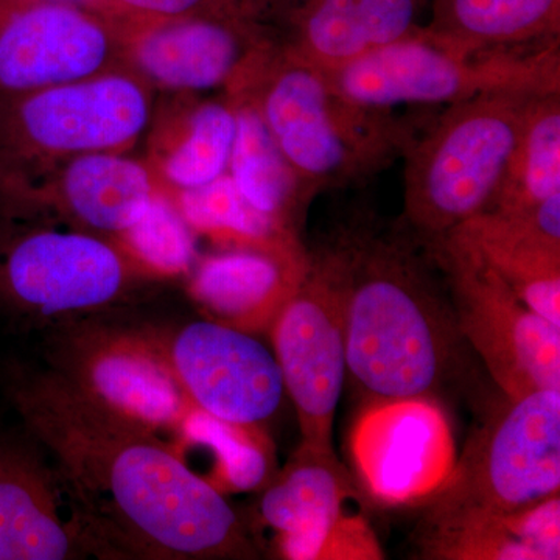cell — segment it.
<instances>
[{
	"label": "cell",
	"instance_id": "obj_1",
	"mask_svg": "<svg viewBox=\"0 0 560 560\" xmlns=\"http://www.w3.org/2000/svg\"><path fill=\"white\" fill-rule=\"evenodd\" d=\"M11 404L55 460L109 558H245L241 518L219 489L153 431L55 370L11 375Z\"/></svg>",
	"mask_w": 560,
	"mask_h": 560
},
{
	"label": "cell",
	"instance_id": "obj_2",
	"mask_svg": "<svg viewBox=\"0 0 560 560\" xmlns=\"http://www.w3.org/2000/svg\"><path fill=\"white\" fill-rule=\"evenodd\" d=\"M334 254L345 283L353 385L374 408L429 400L455 366L460 331L422 261L405 242L364 235Z\"/></svg>",
	"mask_w": 560,
	"mask_h": 560
},
{
	"label": "cell",
	"instance_id": "obj_3",
	"mask_svg": "<svg viewBox=\"0 0 560 560\" xmlns=\"http://www.w3.org/2000/svg\"><path fill=\"white\" fill-rule=\"evenodd\" d=\"M224 91L256 105L308 201L320 190L371 178L404 156L416 138L393 110L353 105L326 73L271 43Z\"/></svg>",
	"mask_w": 560,
	"mask_h": 560
},
{
	"label": "cell",
	"instance_id": "obj_4",
	"mask_svg": "<svg viewBox=\"0 0 560 560\" xmlns=\"http://www.w3.org/2000/svg\"><path fill=\"white\" fill-rule=\"evenodd\" d=\"M548 92H482L445 106L405 150L404 219L429 242L492 205L534 97Z\"/></svg>",
	"mask_w": 560,
	"mask_h": 560
},
{
	"label": "cell",
	"instance_id": "obj_5",
	"mask_svg": "<svg viewBox=\"0 0 560 560\" xmlns=\"http://www.w3.org/2000/svg\"><path fill=\"white\" fill-rule=\"evenodd\" d=\"M154 95L127 68L0 97V209L62 162L135 149L153 124Z\"/></svg>",
	"mask_w": 560,
	"mask_h": 560
},
{
	"label": "cell",
	"instance_id": "obj_6",
	"mask_svg": "<svg viewBox=\"0 0 560 560\" xmlns=\"http://www.w3.org/2000/svg\"><path fill=\"white\" fill-rule=\"evenodd\" d=\"M559 489L560 389L508 399L433 490L423 518L427 545L533 510Z\"/></svg>",
	"mask_w": 560,
	"mask_h": 560
},
{
	"label": "cell",
	"instance_id": "obj_7",
	"mask_svg": "<svg viewBox=\"0 0 560 560\" xmlns=\"http://www.w3.org/2000/svg\"><path fill=\"white\" fill-rule=\"evenodd\" d=\"M162 280L168 279L116 238L69 224L55 228L46 217L0 213V312L11 318L105 312Z\"/></svg>",
	"mask_w": 560,
	"mask_h": 560
},
{
	"label": "cell",
	"instance_id": "obj_8",
	"mask_svg": "<svg viewBox=\"0 0 560 560\" xmlns=\"http://www.w3.org/2000/svg\"><path fill=\"white\" fill-rule=\"evenodd\" d=\"M326 75L346 101L375 110L448 106L488 91L560 92L559 40L529 49L467 55L441 46L420 25L407 38Z\"/></svg>",
	"mask_w": 560,
	"mask_h": 560
},
{
	"label": "cell",
	"instance_id": "obj_9",
	"mask_svg": "<svg viewBox=\"0 0 560 560\" xmlns=\"http://www.w3.org/2000/svg\"><path fill=\"white\" fill-rule=\"evenodd\" d=\"M272 348L302 434L300 452L335 458L346 372L345 283L334 250L307 270L275 316Z\"/></svg>",
	"mask_w": 560,
	"mask_h": 560
},
{
	"label": "cell",
	"instance_id": "obj_10",
	"mask_svg": "<svg viewBox=\"0 0 560 560\" xmlns=\"http://www.w3.org/2000/svg\"><path fill=\"white\" fill-rule=\"evenodd\" d=\"M434 245L451 278L458 329L508 399L560 389V326L526 307L467 243L448 234Z\"/></svg>",
	"mask_w": 560,
	"mask_h": 560
},
{
	"label": "cell",
	"instance_id": "obj_11",
	"mask_svg": "<svg viewBox=\"0 0 560 560\" xmlns=\"http://www.w3.org/2000/svg\"><path fill=\"white\" fill-rule=\"evenodd\" d=\"M150 331L198 415L248 430L279 410L285 388L278 360L248 331L220 320Z\"/></svg>",
	"mask_w": 560,
	"mask_h": 560
},
{
	"label": "cell",
	"instance_id": "obj_12",
	"mask_svg": "<svg viewBox=\"0 0 560 560\" xmlns=\"http://www.w3.org/2000/svg\"><path fill=\"white\" fill-rule=\"evenodd\" d=\"M127 68L116 18L57 0H0V97Z\"/></svg>",
	"mask_w": 560,
	"mask_h": 560
},
{
	"label": "cell",
	"instance_id": "obj_13",
	"mask_svg": "<svg viewBox=\"0 0 560 560\" xmlns=\"http://www.w3.org/2000/svg\"><path fill=\"white\" fill-rule=\"evenodd\" d=\"M54 366L92 399L153 433L180 438L197 415L150 330L75 324L55 342Z\"/></svg>",
	"mask_w": 560,
	"mask_h": 560
},
{
	"label": "cell",
	"instance_id": "obj_14",
	"mask_svg": "<svg viewBox=\"0 0 560 560\" xmlns=\"http://www.w3.org/2000/svg\"><path fill=\"white\" fill-rule=\"evenodd\" d=\"M125 61L156 91L201 95L226 90L270 44L246 10L223 16L121 21Z\"/></svg>",
	"mask_w": 560,
	"mask_h": 560
},
{
	"label": "cell",
	"instance_id": "obj_15",
	"mask_svg": "<svg viewBox=\"0 0 560 560\" xmlns=\"http://www.w3.org/2000/svg\"><path fill=\"white\" fill-rule=\"evenodd\" d=\"M268 40L331 73L412 35L419 0H245Z\"/></svg>",
	"mask_w": 560,
	"mask_h": 560
},
{
	"label": "cell",
	"instance_id": "obj_16",
	"mask_svg": "<svg viewBox=\"0 0 560 560\" xmlns=\"http://www.w3.org/2000/svg\"><path fill=\"white\" fill-rule=\"evenodd\" d=\"M68 486L39 453L0 430V560L109 558Z\"/></svg>",
	"mask_w": 560,
	"mask_h": 560
},
{
	"label": "cell",
	"instance_id": "obj_17",
	"mask_svg": "<svg viewBox=\"0 0 560 560\" xmlns=\"http://www.w3.org/2000/svg\"><path fill=\"white\" fill-rule=\"evenodd\" d=\"M161 189L147 162L127 153L84 154L40 176L0 213L58 219L119 241Z\"/></svg>",
	"mask_w": 560,
	"mask_h": 560
},
{
	"label": "cell",
	"instance_id": "obj_18",
	"mask_svg": "<svg viewBox=\"0 0 560 560\" xmlns=\"http://www.w3.org/2000/svg\"><path fill=\"white\" fill-rule=\"evenodd\" d=\"M451 234L477 250L526 307L560 326V194L523 212H482Z\"/></svg>",
	"mask_w": 560,
	"mask_h": 560
},
{
	"label": "cell",
	"instance_id": "obj_19",
	"mask_svg": "<svg viewBox=\"0 0 560 560\" xmlns=\"http://www.w3.org/2000/svg\"><path fill=\"white\" fill-rule=\"evenodd\" d=\"M359 434L357 451L372 490L389 500L429 495L452 471V456L430 455L451 447L442 444L444 422L429 400L397 401L372 408Z\"/></svg>",
	"mask_w": 560,
	"mask_h": 560
},
{
	"label": "cell",
	"instance_id": "obj_20",
	"mask_svg": "<svg viewBox=\"0 0 560 560\" xmlns=\"http://www.w3.org/2000/svg\"><path fill=\"white\" fill-rule=\"evenodd\" d=\"M180 108L154 114L150 132V167L162 187L197 189L226 175L237 119L226 92L219 97L179 95Z\"/></svg>",
	"mask_w": 560,
	"mask_h": 560
},
{
	"label": "cell",
	"instance_id": "obj_21",
	"mask_svg": "<svg viewBox=\"0 0 560 560\" xmlns=\"http://www.w3.org/2000/svg\"><path fill=\"white\" fill-rule=\"evenodd\" d=\"M348 495L337 458L298 451L293 464L265 492L264 522L279 534L291 559L323 558L337 534L348 528L342 506Z\"/></svg>",
	"mask_w": 560,
	"mask_h": 560
},
{
	"label": "cell",
	"instance_id": "obj_22",
	"mask_svg": "<svg viewBox=\"0 0 560 560\" xmlns=\"http://www.w3.org/2000/svg\"><path fill=\"white\" fill-rule=\"evenodd\" d=\"M311 259L305 253L235 248L206 257L195 270V300L230 326L276 315L296 289Z\"/></svg>",
	"mask_w": 560,
	"mask_h": 560
},
{
	"label": "cell",
	"instance_id": "obj_23",
	"mask_svg": "<svg viewBox=\"0 0 560 560\" xmlns=\"http://www.w3.org/2000/svg\"><path fill=\"white\" fill-rule=\"evenodd\" d=\"M431 39L460 54L529 49L560 35V0H433Z\"/></svg>",
	"mask_w": 560,
	"mask_h": 560
},
{
	"label": "cell",
	"instance_id": "obj_24",
	"mask_svg": "<svg viewBox=\"0 0 560 560\" xmlns=\"http://www.w3.org/2000/svg\"><path fill=\"white\" fill-rule=\"evenodd\" d=\"M226 94L234 102L237 119L228 175L250 208L294 232V221L308 205L300 180L256 105L241 92Z\"/></svg>",
	"mask_w": 560,
	"mask_h": 560
},
{
	"label": "cell",
	"instance_id": "obj_25",
	"mask_svg": "<svg viewBox=\"0 0 560 560\" xmlns=\"http://www.w3.org/2000/svg\"><path fill=\"white\" fill-rule=\"evenodd\" d=\"M560 194V92L534 97L506 172L486 212L533 209Z\"/></svg>",
	"mask_w": 560,
	"mask_h": 560
},
{
	"label": "cell",
	"instance_id": "obj_26",
	"mask_svg": "<svg viewBox=\"0 0 560 560\" xmlns=\"http://www.w3.org/2000/svg\"><path fill=\"white\" fill-rule=\"evenodd\" d=\"M171 197L191 231L230 242L235 248L304 250L296 232L285 230L243 200L228 173L197 189L173 191Z\"/></svg>",
	"mask_w": 560,
	"mask_h": 560
},
{
	"label": "cell",
	"instance_id": "obj_27",
	"mask_svg": "<svg viewBox=\"0 0 560 560\" xmlns=\"http://www.w3.org/2000/svg\"><path fill=\"white\" fill-rule=\"evenodd\" d=\"M448 559H559V495L434 545Z\"/></svg>",
	"mask_w": 560,
	"mask_h": 560
},
{
	"label": "cell",
	"instance_id": "obj_28",
	"mask_svg": "<svg viewBox=\"0 0 560 560\" xmlns=\"http://www.w3.org/2000/svg\"><path fill=\"white\" fill-rule=\"evenodd\" d=\"M119 242L136 259L165 279L189 271L194 264L195 246L190 226L164 187Z\"/></svg>",
	"mask_w": 560,
	"mask_h": 560
},
{
	"label": "cell",
	"instance_id": "obj_29",
	"mask_svg": "<svg viewBox=\"0 0 560 560\" xmlns=\"http://www.w3.org/2000/svg\"><path fill=\"white\" fill-rule=\"evenodd\" d=\"M121 21H171L223 16L243 9L245 0H103Z\"/></svg>",
	"mask_w": 560,
	"mask_h": 560
},
{
	"label": "cell",
	"instance_id": "obj_30",
	"mask_svg": "<svg viewBox=\"0 0 560 560\" xmlns=\"http://www.w3.org/2000/svg\"><path fill=\"white\" fill-rule=\"evenodd\" d=\"M57 2L72 3V5H79L84 7V9L101 11V13L108 14V16H110L108 9H106L105 2H103V0H57Z\"/></svg>",
	"mask_w": 560,
	"mask_h": 560
}]
</instances>
